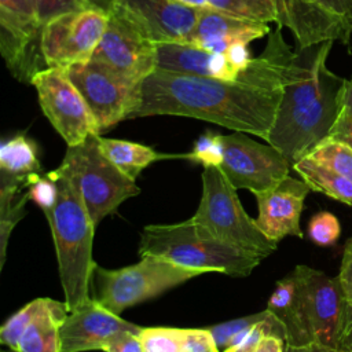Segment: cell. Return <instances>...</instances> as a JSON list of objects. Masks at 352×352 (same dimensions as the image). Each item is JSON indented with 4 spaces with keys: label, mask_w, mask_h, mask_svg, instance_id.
Instances as JSON below:
<instances>
[{
    "label": "cell",
    "mask_w": 352,
    "mask_h": 352,
    "mask_svg": "<svg viewBox=\"0 0 352 352\" xmlns=\"http://www.w3.org/2000/svg\"><path fill=\"white\" fill-rule=\"evenodd\" d=\"M30 84L40 107L67 146H77L92 135H100L99 124L84 96L63 67L38 70Z\"/></svg>",
    "instance_id": "obj_9"
},
{
    "label": "cell",
    "mask_w": 352,
    "mask_h": 352,
    "mask_svg": "<svg viewBox=\"0 0 352 352\" xmlns=\"http://www.w3.org/2000/svg\"><path fill=\"white\" fill-rule=\"evenodd\" d=\"M183 4L191 6V7H197V8H202V7H208V1L206 0H177Z\"/></svg>",
    "instance_id": "obj_46"
},
{
    "label": "cell",
    "mask_w": 352,
    "mask_h": 352,
    "mask_svg": "<svg viewBox=\"0 0 352 352\" xmlns=\"http://www.w3.org/2000/svg\"><path fill=\"white\" fill-rule=\"evenodd\" d=\"M292 164L274 146L258 143L245 132L223 135V161L220 170L236 188L253 194L278 186L289 176Z\"/></svg>",
    "instance_id": "obj_12"
},
{
    "label": "cell",
    "mask_w": 352,
    "mask_h": 352,
    "mask_svg": "<svg viewBox=\"0 0 352 352\" xmlns=\"http://www.w3.org/2000/svg\"><path fill=\"white\" fill-rule=\"evenodd\" d=\"M338 279L346 301L352 305V238L345 243Z\"/></svg>",
    "instance_id": "obj_38"
},
{
    "label": "cell",
    "mask_w": 352,
    "mask_h": 352,
    "mask_svg": "<svg viewBox=\"0 0 352 352\" xmlns=\"http://www.w3.org/2000/svg\"><path fill=\"white\" fill-rule=\"evenodd\" d=\"M296 52L282 28L268 33L261 55L235 80H219L155 69L140 84L138 107L128 120L180 116L221 125L267 140Z\"/></svg>",
    "instance_id": "obj_1"
},
{
    "label": "cell",
    "mask_w": 352,
    "mask_h": 352,
    "mask_svg": "<svg viewBox=\"0 0 352 352\" xmlns=\"http://www.w3.org/2000/svg\"><path fill=\"white\" fill-rule=\"evenodd\" d=\"M91 59L142 82L157 69V45L114 7Z\"/></svg>",
    "instance_id": "obj_14"
},
{
    "label": "cell",
    "mask_w": 352,
    "mask_h": 352,
    "mask_svg": "<svg viewBox=\"0 0 352 352\" xmlns=\"http://www.w3.org/2000/svg\"><path fill=\"white\" fill-rule=\"evenodd\" d=\"M69 311L65 301L44 298L18 342L16 352H62L60 327Z\"/></svg>",
    "instance_id": "obj_21"
},
{
    "label": "cell",
    "mask_w": 352,
    "mask_h": 352,
    "mask_svg": "<svg viewBox=\"0 0 352 352\" xmlns=\"http://www.w3.org/2000/svg\"><path fill=\"white\" fill-rule=\"evenodd\" d=\"M191 221L210 238L263 258L276 250V242L271 241L256 220L248 216L236 188L219 166L204 168L202 195Z\"/></svg>",
    "instance_id": "obj_6"
},
{
    "label": "cell",
    "mask_w": 352,
    "mask_h": 352,
    "mask_svg": "<svg viewBox=\"0 0 352 352\" xmlns=\"http://www.w3.org/2000/svg\"><path fill=\"white\" fill-rule=\"evenodd\" d=\"M285 352H338V351L327 348V346H322L318 344H309V345H302V346L286 345Z\"/></svg>",
    "instance_id": "obj_42"
},
{
    "label": "cell",
    "mask_w": 352,
    "mask_h": 352,
    "mask_svg": "<svg viewBox=\"0 0 352 352\" xmlns=\"http://www.w3.org/2000/svg\"><path fill=\"white\" fill-rule=\"evenodd\" d=\"M329 136L344 142L352 148V114L346 111L344 107L341 109V113L337 121L334 122Z\"/></svg>",
    "instance_id": "obj_39"
},
{
    "label": "cell",
    "mask_w": 352,
    "mask_h": 352,
    "mask_svg": "<svg viewBox=\"0 0 352 352\" xmlns=\"http://www.w3.org/2000/svg\"><path fill=\"white\" fill-rule=\"evenodd\" d=\"M157 69L219 80H235L243 72L227 55L187 43L158 45Z\"/></svg>",
    "instance_id": "obj_20"
},
{
    "label": "cell",
    "mask_w": 352,
    "mask_h": 352,
    "mask_svg": "<svg viewBox=\"0 0 352 352\" xmlns=\"http://www.w3.org/2000/svg\"><path fill=\"white\" fill-rule=\"evenodd\" d=\"M116 8L157 47L183 43L201 12V8L177 0H118Z\"/></svg>",
    "instance_id": "obj_15"
},
{
    "label": "cell",
    "mask_w": 352,
    "mask_h": 352,
    "mask_svg": "<svg viewBox=\"0 0 352 352\" xmlns=\"http://www.w3.org/2000/svg\"><path fill=\"white\" fill-rule=\"evenodd\" d=\"M182 352H219L208 329H183Z\"/></svg>",
    "instance_id": "obj_36"
},
{
    "label": "cell",
    "mask_w": 352,
    "mask_h": 352,
    "mask_svg": "<svg viewBox=\"0 0 352 352\" xmlns=\"http://www.w3.org/2000/svg\"><path fill=\"white\" fill-rule=\"evenodd\" d=\"M201 274L204 272L199 270L153 256H144L139 263L118 270L96 264L91 279V297L120 315L128 307L157 297Z\"/></svg>",
    "instance_id": "obj_7"
},
{
    "label": "cell",
    "mask_w": 352,
    "mask_h": 352,
    "mask_svg": "<svg viewBox=\"0 0 352 352\" xmlns=\"http://www.w3.org/2000/svg\"><path fill=\"white\" fill-rule=\"evenodd\" d=\"M267 315L268 309L210 326L208 330L210 331L219 352H226L230 348L239 346L253 326L265 319Z\"/></svg>",
    "instance_id": "obj_28"
},
{
    "label": "cell",
    "mask_w": 352,
    "mask_h": 352,
    "mask_svg": "<svg viewBox=\"0 0 352 352\" xmlns=\"http://www.w3.org/2000/svg\"><path fill=\"white\" fill-rule=\"evenodd\" d=\"M33 3L41 25L56 15L89 7L85 0H33Z\"/></svg>",
    "instance_id": "obj_35"
},
{
    "label": "cell",
    "mask_w": 352,
    "mask_h": 352,
    "mask_svg": "<svg viewBox=\"0 0 352 352\" xmlns=\"http://www.w3.org/2000/svg\"><path fill=\"white\" fill-rule=\"evenodd\" d=\"M311 190L352 206V180L304 157L292 166Z\"/></svg>",
    "instance_id": "obj_25"
},
{
    "label": "cell",
    "mask_w": 352,
    "mask_h": 352,
    "mask_svg": "<svg viewBox=\"0 0 352 352\" xmlns=\"http://www.w3.org/2000/svg\"><path fill=\"white\" fill-rule=\"evenodd\" d=\"M340 234V221L330 212H319L314 214L308 223V236L319 246H330L336 243Z\"/></svg>",
    "instance_id": "obj_33"
},
{
    "label": "cell",
    "mask_w": 352,
    "mask_h": 352,
    "mask_svg": "<svg viewBox=\"0 0 352 352\" xmlns=\"http://www.w3.org/2000/svg\"><path fill=\"white\" fill-rule=\"evenodd\" d=\"M309 191V186L302 179L287 176L274 188L254 194L258 228L276 243L287 235L302 238L300 216Z\"/></svg>",
    "instance_id": "obj_18"
},
{
    "label": "cell",
    "mask_w": 352,
    "mask_h": 352,
    "mask_svg": "<svg viewBox=\"0 0 352 352\" xmlns=\"http://www.w3.org/2000/svg\"><path fill=\"white\" fill-rule=\"evenodd\" d=\"M184 158L206 166H220L223 161V135L213 131H206L201 135L188 154Z\"/></svg>",
    "instance_id": "obj_32"
},
{
    "label": "cell",
    "mask_w": 352,
    "mask_h": 352,
    "mask_svg": "<svg viewBox=\"0 0 352 352\" xmlns=\"http://www.w3.org/2000/svg\"><path fill=\"white\" fill-rule=\"evenodd\" d=\"M342 107L352 114V78H345L342 91Z\"/></svg>",
    "instance_id": "obj_43"
},
{
    "label": "cell",
    "mask_w": 352,
    "mask_h": 352,
    "mask_svg": "<svg viewBox=\"0 0 352 352\" xmlns=\"http://www.w3.org/2000/svg\"><path fill=\"white\" fill-rule=\"evenodd\" d=\"M43 300L44 298H36L28 302L25 307H22L18 312H15L12 316L7 319V322L0 329V342L3 345L16 352L21 336L23 334L25 329L29 326V323L40 311L43 305Z\"/></svg>",
    "instance_id": "obj_30"
},
{
    "label": "cell",
    "mask_w": 352,
    "mask_h": 352,
    "mask_svg": "<svg viewBox=\"0 0 352 352\" xmlns=\"http://www.w3.org/2000/svg\"><path fill=\"white\" fill-rule=\"evenodd\" d=\"M276 15V25L287 28L298 45L308 48L323 41H352V28L342 18L329 12L312 0H265Z\"/></svg>",
    "instance_id": "obj_16"
},
{
    "label": "cell",
    "mask_w": 352,
    "mask_h": 352,
    "mask_svg": "<svg viewBox=\"0 0 352 352\" xmlns=\"http://www.w3.org/2000/svg\"><path fill=\"white\" fill-rule=\"evenodd\" d=\"M208 6L235 18L256 22H276L271 4L265 0H206Z\"/></svg>",
    "instance_id": "obj_29"
},
{
    "label": "cell",
    "mask_w": 352,
    "mask_h": 352,
    "mask_svg": "<svg viewBox=\"0 0 352 352\" xmlns=\"http://www.w3.org/2000/svg\"><path fill=\"white\" fill-rule=\"evenodd\" d=\"M41 28L33 0H0V52L21 81L30 82L41 70Z\"/></svg>",
    "instance_id": "obj_13"
},
{
    "label": "cell",
    "mask_w": 352,
    "mask_h": 352,
    "mask_svg": "<svg viewBox=\"0 0 352 352\" xmlns=\"http://www.w3.org/2000/svg\"><path fill=\"white\" fill-rule=\"evenodd\" d=\"M66 72L92 110L100 132L128 120L139 104L142 82L122 76L104 63L89 59L67 67Z\"/></svg>",
    "instance_id": "obj_11"
},
{
    "label": "cell",
    "mask_w": 352,
    "mask_h": 352,
    "mask_svg": "<svg viewBox=\"0 0 352 352\" xmlns=\"http://www.w3.org/2000/svg\"><path fill=\"white\" fill-rule=\"evenodd\" d=\"M41 166L37 157L36 143L23 133H18L0 146V173L29 179L40 173Z\"/></svg>",
    "instance_id": "obj_26"
},
{
    "label": "cell",
    "mask_w": 352,
    "mask_h": 352,
    "mask_svg": "<svg viewBox=\"0 0 352 352\" xmlns=\"http://www.w3.org/2000/svg\"><path fill=\"white\" fill-rule=\"evenodd\" d=\"M98 142L100 146L102 153L128 177L136 180L139 173L147 168L150 164L165 160L173 158L175 155H168L155 151L154 148L129 142L122 139H110L98 136Z\"/></svg>",
    "instance_id": "obj_22"
},
{
    "label": "cell",
    "mask_w": 352,
    "mask_h": 352,
    "mask_svg": "<svg viewBox=\"0 0 352 352\" xmlns=\"http://www.w3.org/2000/svg\"><path fill=\"white\" fill-rule=\"evenodd\" d=\"M28 187V179L0 173V268H3L7 243L11 231L25 216V205L29 194L21 192Z\"/></svg>",
    "instance_id": "obj_23"
},
{
    "label": "cell",
    "mask_w": 352,
    "mask_h": 352,
    "mask_svg": "<svg viewBox=\"0 0 352 352\" xmlns=\"http://www.w3.org/2000/svg\"><path fill=\"white\" fill-rule=\"evenodd\" d=\"M286 341L278 336H264L256 345L253 352H285Z\"/></svg>",
    "instance_id": "obj_41"
},
{
    "label": "cell",
    "mask_w": 352,
    "mask_h": 352,
    "mask_svg": "<svg viewBox=\"0 0 352 352\" xmlns=\"http://www.w3.org/2000/svg\"><path fill=\"white\" fill-rule=\"evenodd\" d=\"M329 12L342 18L352 28V0H312Z\"/></svg>",
    "instance_id": "obj_40"
},
{
    "label": "cell",
    "mask_w": 352,
    "mask_h": 352,
    "mask_svg": "<svg viewBox=\"0 0 352 352\" xmlns=\"http://www.w3.org/2000/svg\"><path fill=\"white\" fill-rule=\"evenodd\" d=\"M1 352H4V351H1Z\"/></svg>",
    "instance_id": "obj_47"
},
{
    "label": "cell",
    "mask_w": 352,
    "mask_h": 352,
    "mask_svg": "<svg viewBox=\"0 0 352 352\" xmlns=\"http://www.w3.org/2000/svg\"><path fill=\"white\" fill-rule=\"evenodd\" d=\"M257 344H258V342H254V341H249V342H245V344H242L241 346L230 348V349H227L226 352H253Z\"/></svg>",
    "instance_id": "obj_45"
},
{
    "label": "cell",
    "mask_w": 352,
    "mask_h": 352,
    "mask_svg": "<svg viewBox=\"0 0 352 352\" xmlns=\"http://www.w3.org/2000/svg\"><path fill=\"white\" fill-rule=\"evenodd\" d=\"M109 22V12L85 7L47 21L41 28V54L45 67L67 69L88 62Z\"/></svg>",
    "instance_id": "obj_10"
},
{
    "label": "cell",
    "mask_w": 352,
    "mask_h": 352,
    "mask_svg": "<svg viewBox=\"0 0 352 352\" xmlns=\"http://www.w3.org/2000/svg\"><path fill=\"white\" fill-rule=\"evenodd\" d=\"M305 157L352 180V148L344 142L327 136Z\"/></svg>",
    "instance_id": "obj_27"
},
{
    "label": "cell",
    "mask_w": 352,
    "mask_h": 352,
    "mask_svg": "<svg viewBox=\"0 0 352 352\" xmlns=\"http://www.w3.org/2000/svg\"><path fill=\"white\" fill-rule=\"evenodd\" d=\"M99 135L67 146L58 166L76 186L95 227L128 198L140 192L135 180L122 173L100 150Z\"/></svg>",
    "instance_id": "obj_8"
},
{
    "label": "cell",
    "mask_w": 352,
    "mask_h": 352,
    "mask_svg": "<svg viewBox=\"0 0 352 352\" xmlns=\"http://www.w3.org/2000/svg\"><path fill=\"white\" fill-rule=\"evenodd\" d=\"M270 32L268 23L235 18L208 6L201 8L192 32L183 43L226 55L232 47L249 45Z\"/></svg>",
    "instance_id": "obj_19"
},
{
    "label": "cell",
    "mask_w": 352,
    "mask_h": 352,
    "mask_svg": "<svg viewBox=\"0 0 352 352\" xmlns=\"http://www.w3.org/2000/svg\"><path fill=\"white\" fill-rule=\"evenodd\" d=\"M104 352H143L139 333L124 331L113 337L106 345Z\"/></svg>",
    "instance_id": "obj_37"
},
{
    "label": "cell",
    "mask_w": 352,
    "mask_h": 352,
    "mask_svg": "<svg viewBox=\"0 0 352 352\" xmlns=\"http://www.w3.org/2000/svg\"><path fill=\"white\" fill-rule=\"evenodd\" d=\"M58 198L44 212L54 238L59 278L69 312L91 298V279L96 263L92 258L95 224L73 182L59 168L51 170Z\"/></svg>",
    "instance_id": "obj_3"
},
{
    "label": "cell",
    "mask_w": 352,
    "mask_h": 352,
    "mask_svg": "<svg viewBox=\"0 0 352 352\" xmlns=\"http://www.w3.org/2000/svg\"><path fill=\"white\" fill-rule=\"evenodd\" d=\"M28 194L43 212L51 209L58 198V186L51 172L30 175L28 179Z\"/></svg>",
    "instance_id": "obj_34"
},
{
    "label": "cell",
    "mask_w": 352,
    "mask_h": 352,
    "mask_svg": "<svg viewBox=\"0 0 352 352\" xmlns=\"http://www.w3.org/2000/svg\"><path fill=\"white\" fill-rule=\"evenodd\" d=\"M267 309L283 324L286 330V345L301 346L297 280L293 272L278 280L275 290L268 300Z\"/></svg>",
    "instance_id": "obj_24"
},
{
    "label": "cell",
    "mask_w": 352,
    "mask_h": 352,
    "mask_svg": "<svg viewBox=\"0 0 352 352\" xmlns=\"http://www.w3.org/2000/svg\"><path fill=\"white\" fill-rule=\"evenodd\" d=\"M298 320L301 346L318 344L338 352H352V305L338 276L297 265Z\"/></svg>",
    "instance_id": "obj_5"
},
{
    "label": "cell",
    "mask_w": 352,
    "mask_h": 352,
    "mask_svg": "<svg viewBox=\"0 0 352 352\" xmlns=\"http://www.w3.org/2000/svg\"><path fill=\"white\" fill-rule=\"evenodd\" d=\"M139 337L143 352H182L183 329L143 327Z\"/></svg>",
    "instance_id": "obj_31"
},
{
    "label": "cell",
    "mask_w": 352,
    "mask_h": 352,
    "mask_svg": "<svg viewBox=\"0 0 352 352\" xmlns=\"http://www.w3.org/2000/svg\"><path fill=\"white\" fill-rule=\"evenodd\" d=\"M85 1L89 7H95V8L106 11V12H110L118 3V0H85Z\"/></svg>",
    "instance_id": "obj_44"
},
{
    "label": "cell",
    "mask_w": 352,
    "mask_h": 352,
    "mask_svg": "<svg viewBox=\"0 0 352 352\" xmlns=\"http://www.w3.org/2000/svg\"><path fill=\"white\" fill-rule=\"evenodd\" d=\"M143 327L122 319L104 308L92 297L69 312L60 327L62 352H84L104 349V345L124 331L140 333Z\"/></svg>",
    "instance_id": "obj_17"
},
{
    "label": "cell",
    "mask_w": 352,
    "mask_h": 352,
    "mask_svg": "<svg viewBox=\"0 0 352 352\" xmlns=\"http://www.w3.org/2000/svg\"><path fill=\"white\" fill-rule=\"evenodd\" d=\"M331 40L298 48L283 85L267 143L278 148L292 166L330 135L342 109L345 78L329 70Z\"/></svg>",
    "instance_id": "obj_2"
},
{
    "label": "cell",
    "mask_w": 352,
    "mask_h": 352,
    "mask_svg": "<svg viewBox=\"0 0 352 352\" xmlns=\"http://www.w3.org/2000/svg\"><path fill=\"white\" fill-rule=\"evenodd\" d=\"M139 256L169 260L205 272L248 276L263 257L228 246L199 231L191 219L176 224L146 226L139 245Z\"/></svg>",
    "instance_id": "obj_4"
}]
</instances>
